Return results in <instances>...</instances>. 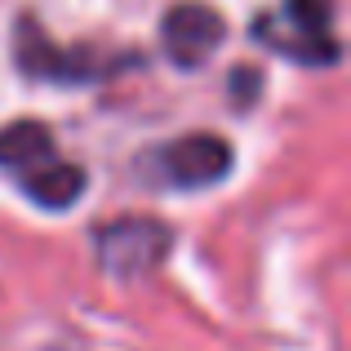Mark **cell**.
I'll use <instances>...</instances> for the list:
<instances>
[{"mask_svg": "<svg viewBox=\"0 0 351 351\" xmlns=\"http://www.w3.org/2000/svg\"><path fill=\"white\" fill-rule=\"evenodd\" d=\"M18 67L36 80H89L85 53H62L49 45V36L40 32L36 23H23L18 27Z\"/></svg>", "mask_w": 351, "mask_h": 351, "instance_id": "cell-5", "label": "cell"}, {"mask_svg": "<svg viewBox=\"0 0 351 351\" xmlns=\"http://www.w3.org/2000/svg\"><path fill=\"white\" fill-rule=\"evenodd\" d=\"M258 85H263V80H258L254 67H236L232 71V94L245 98V103H254V98H258Z\"/></svg>", "mask_w": 351, "mask_h": 351, "instance_id": "cell-8", "label": "cell"}, {"mask_svg": "<svg viewBox=\"0 0 351 351\" xmlns=\"http://www.w3.org/2000/svg\"><path fill=\"white\" fill-rule=\"evenodd\" d=\"M23 187L36 205L45 209H71L80 196H85V169L67 160H45L36 169L23 173Z\"/></svg>", "mask_w": 351, "mask_h": 351, "instance_id": "cell-6", "label": "cell"}, {"mask_svg": "<svg viewBox=\"0 0 351 351\" xmlns=\"http://www.w3.org/2000/svg\"><path fill=\"white\" fill-rule=\"evenodd\" d=\"M232 143L218 134H187L160 147V173L173 187H214L232 173Z\"/></svg>", "mask_w": 351, "mask_h": 351, "instance_id": "cell-4", "label": "cell"}, {"mask_svg": "<svg viewBox=\"0 0 351 351\" xmlns=\"http://www.w3.org/2000/svg\"><path fill=\"white\" fill-rule=\"evenodd\" d=\"M227 36V23L214 5L205 0H178L169 14L160 18V40H165V53H169L178 67H205L214 58V49L223 45Z\"/></svg>", "mask_w": 351, "mask_h": 351, "instance_id": "cell-3", "label": "cell"}, {"mask_svg": "<svg viewBox=\"0 0 351 351\" xmlns=\"http://www.w3.org/2000/svg\"><path fill=\"white\" fill-rule=\"evenodd\" d=\"M254 36L267 49L307 67H329L343 53L334 40V0H285L280 9L258 18Z\"/></svg>", "mask_w": 351, "mask_h": 351, "instance_id": "cell-1", "label": "cell"}, {"mask_svg": "<svg viewBox=\"0 0 351 351\" xmlns=\"http://www.w3.org/2000/svg\"><path fill=\"white\" fill-rule=\"evenodd\" d=\"M45 160H53V138H49L45 125H36V120H14V125L0 129V165L27 173Z\"/></svg>", "mask_w": 351, "mask_h": 351, "instance_id": "cell-7", "label": "cell"}, {"mask_svg": "<svg viewBox=\"0 0 351 351\" xmlns=\"http://www.w3.org/2000/svg\"><path fill=\"white\" fill-rule=\"evenodd\" d=\"M173 249V232L160 218H116L98 232V263L116 280H138L156 271Z\"/></svg>", "mask_w": 351, "mask_h": 351, "instance_id": "cell-2", "label": "cell"}]
</instances>
